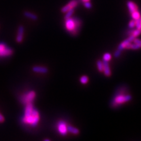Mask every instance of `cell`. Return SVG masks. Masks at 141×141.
<instances>
[{"mask_svg":"<svg viewBox=\"0 0 141 141\" xmlns=\"http://www.w3.org/2000/svg\"><path fill=\"white\" fill-rule=\"evenodd\" d=\"M131 14V16L132 18V19L134 20H138V18H140V12L138 11H136L135 12H133L132 13L130 14Z\"/></svg>","mask_w":141,"mask_h":141,"instance_id":"ac0fdd59","label":"cell"},{"mask_svg":"<svg viewBox=\"0 0 141 141\" xmlns=\"http://www.w3.org/2000/svg\"><path fill=\"white\" fill-rule=\"evenodd\" d=\"M44 140H45V141H49L50 140H49V139H45Z\"/></svg>","mask_w":141,"mask_h":141,"instance_id":"4dcf8cb0","label":"cell"},{"mask_svg":"<svg viewBox=\"0 0 141 141\" xmlns=\"http://www.w3.org/2000/svg\"><path fill=\"white\" fill-rule=\"evenodd\" d=\"M127 7L128 10H129V11L130 12V13L131 14L133 12H135L136 11H138V7L136 4L134 3V2H132L131 1H128L127 2Z\"/></svg>","mask_w":141,"mask_h":141,"instance_id":"9c48e42d","label":"cell"},{"mask_svg":"<svg viewBox=\"0 0 141 141\" xmlns=\"http://www.w3.org/2000/svg\"><path fill=\"white\" fill-rule=\"evenodd\" d=\"M39 120V116L38 111L37 109H33L31 115L27 118H23V122L25 124H30L32 126H35L38 123Z\"/></svg>","mask_w":141,"mask_h":141,"instance_id":"7a4b0ae2","label":"cell"},{"mask_svg":"<svg viewBox=\"0 0 141 141\" xmlns=\"http://www.w3.org/2000/svg\"><path fill=\"white\" fill-rule=\"evenodd\" d=\"M74 8L73 9H70L69 10H68V11L66 12H65L66 14L65 15V16H64V18H65V20H67L68 19V18H70V16L72 15V14H74Z\"/></svg>","mask_w":141,"mask_h":141,"instance_id":"d6986e66","label":"cell"},{"mask_svg":"<svg viewBox=\"0 0 141 141\" xmlns=\"http://www.w3.org/2000/svg\"><path fill=\"white\" fill-rule=\"evenodd\" d=\"M121 54V51L119 50V49H118V50L115 52V54H114V56H115V58H117L118 57H119L120 55Z\"/></svg>","mask_w":141,"mask_h":141,"instance_id":"4316f807","label":"cell"},{"mask_svg":"<svg viewBox=\"0 0 141 141\" xmlns=\"http://www.w3.org/2000/svg\"><path fill=\"white\" fill-rule=\"evenodd\" d=\"M36 94L34 91H30L27 94L24 95L21 98V101L24 104H28L29 103H32L34 101Z\"/></svg>","mask_w":141,"mask_h":141,"instance_id":"277c9868","label":"cell"},{"mask_svg":"<svg viewBox=\"0 0 141 141\" xmlns=\"http://www.w3.org/2000/svg\"><path fill=\"white\" fill-rule=\"evenodd\" d=\"M58 126V130L59 133L63 135H65L67 132V127L65 122L63 121L59 122Z\"/></svg>","mask_w":141,"mask_h":141,"instance_id":"ba28073f","label":"cell"},{"mask_svg":"<svg viewBox=\"0 0 141 141\" xmlns=\"http://www.w3.org/2000/svg\"><path fill=\"white\" fill-rule=\"evenodd\" d=\"M103 72H104L105 75L106 76H111V69H110L108 62L103 61Z\"/></svg>","mask_w":141,"mask_h":141,"instance_id":"8fae6325","label":"cell"},{"mask_svg":"<svg viewBox=\"0 0 141 141\" xmlns=\"http://www.w3.org/2000/svg\"><path fill=\"white\" fill-rule=\"evenodd\" d=\"M140 47L139 45L136 44V43H134L132 44L131 43H128L127 45H126L125 47V49H138L140 48Z\"/></svg>","mask_w":141,"mask_h":141,"instance_id":"9a60e30c","label":"cell"},{"mask_svg":"<svg viewBox=\"0 0 141 141\" xmlns=\"http://www.w3.org/2000/svg\"><path fill=\"white\" fill-rule=\"evenodd\" d=\"M141 34V30H139V29H136L135 30H131L129 32V35H132L135 37H136L139 35Z\"/></svg>","mask_w":141,"mask_h":141,"instance_id":"e0dca14e","label":"cell"},{"mask_svg":"<svg viewBox=\"0 0 141 141\" xmlns=\"http://www.w3.org/2000/svg\"><path fill=\"white\" fill-rule=\"evenodd\" d=\"M67 131H68L70 133H72L75 135H77L80 133V130L78 129L75 128H74L73 126H68L67 127Z\"/></svg>","mask_w":141,"mask_h":141,"instance_id":"2e32d148","label":"cell"},{"mask_svg":"<svg viewBox=\"0 0 141 141\" xmlns=\"http://www.w3.org/2000/svg\"><path fill=\"white\" fill-rule=\"evenodd\" d=\"M134 42L136 43V44L139 45L141 47V40L140 39L136 38H135V39H134Z\"/></svg>","mask_w":141,"mask_h":141,"instance_id":"484cf974","label":"cell"},{"mask_svg":"<svg viewBox=\"0 0 141 141\" xmlns=\"http://www.w3.org/2000/svg\"><path fill=\"white\" fill-rule=\"evenodd\" d=\"M4 121H5V119H4V117L3 115L0 113V122H3Z\"/></svg>","mask_w":141,"mask_h":141,"instance_id":"f1b7e54d","label":"cell"},{"mask_svg":"<svg viewBox=\"0 0 141 141\" xmlns=\"http://www.w3.org/2000/svg\"><path fill=\"white\" fill-rule=\"evenodd\" d=\"M132 99V96L130 95H119L117 96L114 99L113 105L114 106H117L119 104H122L126 102L129 101Z\"/></svg>","mask_w":141,"mask_h":141,"instance_id":"3957f363","label":"cell"},{"mask_svg":"<svg viewBox=\"0 0 141 141\" xmlns=\"http://www.w3.org/2000/svg\"><path fill=\"white\" fill-rule=\"evenodd\" d=\"M13 54V51L11 48L6 47L5 48L0 51V57H7L10 56Z\"/></svg>","mask_w":141,"mask_h":141,"instance_id":"30bf717a","label":"cell"},{"mask_svg":"<svg viewBox=\"0 0 141 141\" xmlns=\"http://www.w3.org/2000/svg\"><path fill=\"white\" fill-rule=\"evenodd\" d=\"M32 70L37 73H41V74H46L48 71V68L43 67H38L36 66L32 68Z\"/></svg>","mask_w":141,"mask_h":141,"instance_id":"4fadbf2b","label":"cell"},{"mask_svg":"<svg viewBox=\"0 0 141 141\" xmlns=\"http://www.w3.org/2000/svg\"><path fill=\"white\" fill-rule=\"evenodd\" d=\"M5 47L6 45L5 44H4V43H0V51L3 50V49L5 48Z\"/></svg>","mask_w":141,"mask_h":141,"instance_id":"83f0119b","label":"cell"},{"mask_svg":"<svg viewBox=\"0 0 141 141\" xmlns=\"http://www.w3.org/2000/svg\"><path fill=\"white\" fill-rule=\"evenodd\" d=\"M135 38H136V37H135L134 36H132V35H130V37L129 38H128L125 40H124L123 42L122 43H120L119 45V46H118V49H119V50L122 51L123 49H125V47L126 45L128 44V43L132 42V41H134V39H135Z\"/></svg>","mask_w":141,"mask_h":141,"instance_id":"8992f818","label":"cell"},{"mask_svg":"<svg viewBox=\"0 0 141 141\" xmlns=\"http://www.w3.org/2000/svg\"><path fill=\"white\" fill-rule=\"evenodd\" d=\"M81 1H82L83 3H85V2H87V1H90V0H81Z\"/></svg>","mask_w":141,"mask_h":141,"instance_id":"f546056e","label":"cell"},{"mask_svg":"<svg viewBox=\"0 0 141 141\" xmlns=\"http://www.w3.org/2000/svg\"><path fill=\"white\" fill-rule=\"evenodd\" d=\"M135 26L137 29L141 30V17L135 20Z\"/></svg>","mask_w":141,"mask_h":141,"instance_id":"603a6c76","label":"cell"},{"mask_svg":"<svg viewBox=\"0 0 141 141\" xmlns=\"http://www.w3.org/2000/svg\"><path fill=\"white\" fill-rule=\"evenodd\" d=\"M78 1L77 0H71V1H69V3L67 4V5L61 8V11L62 12H63V13H65L66 12L68 11V10L75 8L76 6L78 5Z\"/></svg>","mask_w":141,"mask_h":141,"instance_id":"5b68a950","label":"cell"},{"mask_svg":"<svg viewBox=\"0 0 141 141\" xmlns=\"http://www.w3.org/2000/svg\"><path fill=\"white\" fill-rule=\"evenodd\" d=\"M135 26V20H131L129 23V27L130 28H133Z\"/></svg>","mask_w":141,"mask_h":141,"instance_id":"d4e9b609","label":"cell"},{"mask_svg":"<svg viewBox=\"0 0 141 141\" xmlns=\"http://www.w3.org/2000/svg\"><path fill=\"white\" fill-rule=\"evenodd\" d=\"M24 16H25L26 17L30 18V19H31L32 20L36 21L38 20V16H37V15H36L35 14H33L31 12L25 11L24 12Z\"/></svg>","mask_w":141,"mask_h":141,"instance_id":"5bb4252c","label":"cell"},{"mask_svg":"<svg viewBox=\"0 0 141 141\" xmlns=\"http://www.w3.org/2000/svg\"><path fill=\"white\" fill-rule=\"evenodd\" d=\"M65 27L67 30L75 35L78 32L81 26V21L80 19L76 18H69L65 20Z\"/></svg>","mask_w":141,"mask_h":141,"instance_id":"6da1fadb","label":"cell"},{"mask_svg":"<svg viewBox=\"0 0 141 141\" xmlns=\"http://www.w3.org/2000/svg\"><path fill=\"white\" fill-rule=\"evenodd\" d=\"M24 32V28L23 26L20 25L18 29V32L17 35H16V42L18 43L21 42L23 39V35Z\"/></svg>","mask_w":141,"mask_h":141,"instance_id":"52a82bcc","label":"cell"},{"mask_svg":"<svg viewBox=\"0 0 141 141\" xmlns=\"http://www.w3.org/2000/svg\"><path fill=\"white\" fill-rule=\"evenodd\" d=\"M111 55L109 53H105L103 56V61L108 62L111 59Z\"/></svg>","mask_w":141,"mask_h":141,"instance_id":"44dd1931","label":"cell"},{"mask_svg":"<svg viewBox=\"0 0 141 141\" xmlns=\"http://www.w3.org/2000/svg\"><path fill=\"white\" fill-rule=\"evenodd\" d=\"M80 82H81L82 84H86V83L88 82V77L86 75L82 76L80 78Z\"/></svg>","mask_w":141,"mask_h":141,"instance_id":"7402d4cb","label":"cell"},{"mask_svg":"<svg viewBox=\"0 0 141 141\" xmlns=\"http://www.w3.org/2000/svg\"><path fill=\"white\" fill-rule=\"evenodd\" d=\"M33 109H34V107H33L32 103H29L28 104H27L26 108L25 110V114L24 118H27L29 116L31 115Z\"/></svg>","mask_w":141,"mask_h":141,"instance_id":"7c38bea8","label":"cell"},{"mask_svg":"<svg viewBox=\"0 0 141 141\" xmlns=\"http://www.w3.org/2000/svg\"><path fill=\"white\" fill-rule=\"evenodd\" d=\"M84 7L88 8V9H90V8H92V4L90 3V1H87L84 3Z\"/></svg>","mask_w":141,"mask_h":141,"instance_id":"cb8c5ba5","label":"cell"},{"mask_svg":"<svg viewBox=\"0 0 141 141\" xmlns=\"http://www.w3.org/2000/svg\"><path fill=\"white\" fill-rule=\"evenodd\" d=\"M97 67H98V69L99 72H103V63L100 60H98L97 61Z\"/></svg>","mask_w":141,"mask_h":141,"instance_id":"ffe728a7","label":"cell"}]
</instances>
